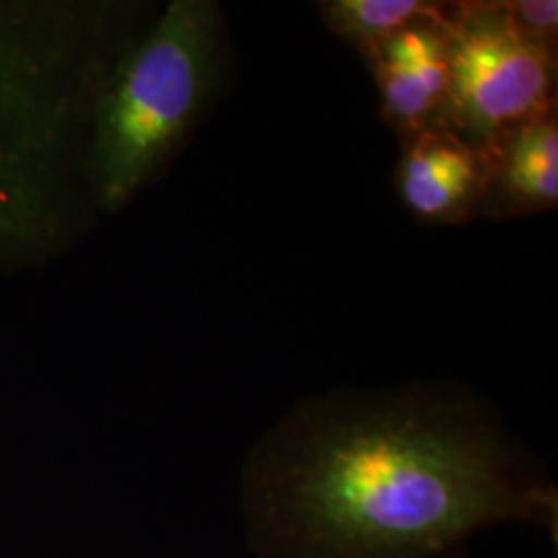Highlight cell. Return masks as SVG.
I'll return each instance as SVG.
<instances>
[{"label":"cell","instance_id":"obj_1","mask_svg":"<svg viewBox=\"0 0 558 558\" xmlns=\"http://www.w3.org/2000/svg\"><path fill=\"white\" fill-rule=\"evenodd\" d=\"M257 476L306 558L433 557L484 523L550 509L465 408L401 396L304 410Z\"/></svg>","mask_w":558,"mask_h":558},{"label":"cell","instance_id":"obj_2","mask_svg":"<svg viewBox=\"0 0 558 558\" xmlns=\"http://www.w3.org/2000/svg\"><path fill=\"white\" fill-rule=\"evenodd\" d=\"M141 15L120 2L0 0V276L48 267L100 218L92 110Z\"/></svg>","mask_w":558,"mask_h":558},{"label":"cell","instance_id":"obj_3","mask_svg":"<svg viewBox=\"0 0 558 558\" xmlns=\"http://www.w3.org/2000/svg\"><path fill=\"white\" fill-rule=\"evenodd\" d=\"M220 4L172 0L122 44L92 110L87 182L100 216L151 186L218 89Z\"/></svg>","mask_w":558,"mask_h":558},{"label":"cell","instance_id":"obj_4","mask_svg":"<svg viewBox=\"0 0 558 558\" xmlns=\"http://www.w3.org/2000/svg\"><path fill=\"white\" fill-rule=\"evenodd\" d=\"M442 27L449 57L442 126L490 149L521 124L550 117L557 77L548 41L523 34L499 2L451 9Z\"/></svg>","mask_w":558,"mask_h":558},{"label":"cell","instance_id":"obj_5","mask_svg":"<svg viewBox=\"0 0 558 558\" xmlns=\"http://www.w3.org/2000/svg\"><path fill=\"white\" fill-rule=\"evenodd\" d=\"M490 180V151L461 140L442 124L414 133L399 160V197L424 221L465 218L488 191Z\"/></svg>","mask_w":558,"mask_h":558},{"label":"cell","instance_id":"obj_6","mask_svg":"<svg viewBox=\"0 0 558 558\" xmlns=\"http://www.w3.org/2000/svg\"><path fill=\"white\" fill-rule=\"evenodd\" d=\"M442 23L445 20L422 21L366 48L385 117L410 137L440 124L445 112L449 57Z\"/></svg>","mask_w":558,"mask_h":558},{"label":"cell","instance_id":"obj_7","mask_svg":"<svg viewBox=\"0 0 558 558\" xmlns=\"http://www.w3.org/2000/svg\"><path fill=\"white\" fill-rule=\"evenodd\" d=\"M493 182L511 207H553L558 199V126L555 117L521 124L490 149Z\"/></svg>","mask_w":558,"mask_h":558},{"label":"cell","instance_id":"obj_8","mask_svg":"<svg viewBox=\"0 0 558 558\" xmlns=\"http://www.w3.org/2000/svg\"><path fill=\"white\" fill-rule=\"evenodd\" d=\"M445 4L424 0H336L323 2V15L331 29L364 50L422 21L447 20Z\"/></svg>","mask_w":558,"mask_h":558},{"label":"cell","instance_id":"obj_9","mask_svg":"<svg viewBox=\"0 0 558 558\" xmlns=\"http://www.w3.org/2000/svg\"><path fill=\"white\" fill-rule=\"evenodd\" d=\"M500 11L523 34L536 40L550 41L557 34V0H519V2H499Z\"/></svg>","mask_w":558,"mask_h":558}]
</instances>
